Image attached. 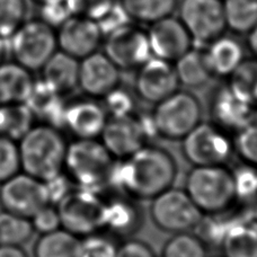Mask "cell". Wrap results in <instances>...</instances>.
<instances>
[{"mask_svg":"<svg viewBox=\"0 0 257 257\" xmlns=\"http://www.w3.org/2000/svg\"><path fill=\"white\" fill-rule=\"evenodd\" d=\"M177 173L176 160L167 150L146 145L124 159L114 160L108 186L131 199L153 200L173 186Z\"/></svg>","mask_w":257,"mask_h":257,"instance_id":"cell-1","label":"cell"},{"mask_svg":"<svg viewBox=\"0 0 257 257\" xmlns=\"http://www.w3.org/2000/svg\"><path fill=\"white\" fill-rule=\"evenodd\" d=\"M21 169L42 182L63 173L68 145L58 127L33 125L17 141Z\"/></svg>","mask_w":257,"mask_h":257,"instance_id":"cell-2","label":"cell"},{"mask_svg":"<svg viewBox=\"0 0 257 257\" xmlns=\"http://www.w3.org/2000/svg\"><path fill=\"white\" fill-rule=\"evenodd\" d=\"M114 158L97 139H76L68 145L63 173L77 189L99 193L108 186Z\"/></svg>","mask_w":257,"mask_h":257,"instance_id":"cell-3","label":"cell"},{"mask_svg":"<svg viewBox=\"0 0 257 257\" xmlns=\"http://www.w3.org/2000/svg\"><path fill=\"white\" fill-rule=\"evenodd\" d=\"M185 191L202 213L220 214L237 201L232 172L224 166L194 167L189 172Z\"/></svg>","mask_w":257,"mask_h":257,"instance_id":"cell-4","label":"cell"},{"mask_svg":"<svg viewBox=\"0 0 257 257\" xmlns=\"http://www.w3.org/2000/svg\"><path fill=\"white\" fill-rule=\"evenodd\" d=\"M9 40L14 61L29 71H40L58 51L57 31L40 18L25 21Z\"/></svg>","mask_w":257,"mask_h":257,"instance_id":"cell-5","label":"cell"},{"mask_svg":"<svg viewBox=\"0 0 257 257\" xmlns=\"http://www.w3.org/2000/svg\"><path fill=\"white\" fill-rule=\"evenodd\" d=\"M151 117L158 137L167 140H182L201 123V104L189 91L177 89L156 104Z\"/></svg>","mask_w":257,"mask_h":257,"instance_id":"cell-6","label":"cell"},{"mask_svg":"<svg viewBox=\"0 0 257 257\" xmlns=\"http://www.w3.org/2000/svg\"><path fill=\"white\" fill-rule=\"evenodd\" d=\"M61 228L82 238L103 230L105 201L98 193L76 189L56 204Z\"/></svg>","mask_w":257,"mask_h":257,"instance_id":"cell-7","label":"cell"},{"mask_svg":"<svg viewBox=\"0 0 257 257\" xmlns=\"http://www.w3.org/2000/svg\"><path fill=\"white\" fill-rule=\"evenodd\" d=\"M185 159L194 167L224 166L235 153L226 131L213 123H200L182 139Z\"/></svg>","mask_w":257,"mask_h":257,"instance_id":"cell-8","label":"cell"},{"mask_svg":"<svg viewBox=\"0 0 257 257\" xmlns=\"http://www.w3.org/2000/svg\"><path fill=\"white\" fill-rule=\"evenodd\" d=\"M150 215L159 229L173 233L194 229L203 218L186 191L173 186L154 197Z\"/></svg>","mask_w":257,"mask_h":257,"instance_id":"cell-9","label":"cell"},{"mask_svg":"<svg viewBox=\"0 0 257 257\" xmlns=\"http://www.w3.org/2000/svg\"><path fill=\"white\" fill-rule=\"evenodd\" d=\"M180 21L201 44L211 43L227 29L222 0H182Z\"/></svg>","mask_w":257,"mask_h":257,"instance_id":"cell-10","label":"cell"},{"mask_svg":"<svg viewBox=\"0 0 257 257\" xmlns=\"http://www.w3.org/2000/svg\"><path fill=\"white\" fill-rule=\"evenodd\" d=\"M50 204L45 183L20 172L0 184L3 210L31 219L43 206Z\"/></svg>","mask_w":257,"mask_h":257,"instance_id":"cell-11","label":"cell"},{"mask_svg":"<svg viewBox=\"0 0 257 257\" xmlns=\"http://www.w3.org/2000/svg\"><path fill=\"white\" fill-rule=\"evenodd\" d=\"M104 53L120 70L139 68L153 57L147 32L131 24L106 35Z\"/></svg>","mask_w":257,"mask_h":257,"instance_id":"cell-12","label":"cell"},{"mask_svg":"<svg viewBox=\"0 0 257 257\" xmlns=\"http://www.w3.org/2000/svg\"><path fill=\"white\" fill-rule=\"evenodd\" d=\"M138 69L136 91L145 102L158 104L178 89L180 82L172 62L151 57Z\"/></svg>","mask_w":257,"mask_h":257,"instance_id":"cell-13","label":"cell"},{"mask_svg":"<svg viewBox=\"0 0 257 257\" xmlns=\"http://www.w3.org/2000/svg\"><path fill=\"white\" fill-rule=\"evenodd\" d=\"M99 138L112 157L117 159H124L133 155L148 141L136 114L108 116Z\"/></svg>","mask_w":257,"mask_h":257,"instance_id":"cell-14","label":"cell"},{"mask_svg":"<svg viewBox=\"0 0 257 257\" xmlns=\"http://www.w3.org/2000/svg\"><path fill=\"white\" fill-rule=\"evenodd\" d=\"M151 56L173 62L192 49L193 40L180 18L164 17L147 32Z\"/></svg>","mask_w":257,"mask_h":257,"instance_id":"cell-15","label":"cell"},{"mask_svg":"<svg viewBox=\"0 0 257 257\" xmlns=\"http://www.w3.org/2000/svg\"><path fill=\"white\" fill-rule=\"evenodd\" d=\"M57 30L58 49L78 60L97 51L104 36L97 22L81 16L70 17Z\"/></svg>","mask_w":257,"mask_h":257,"instance_id":"cell-16","label":"cell"},{"mask_svg":"<svg viewBox=\"0 0 257 257\" xmlns=\"http://www.w3.org/2000/svg\"><path fill=\"white\" fill-rule=\"evenodd\" d=\"M120 84V69L105 53L96 51L79 60L78 87L91 98H103Z\"/></svg>","mask_w":257,"mask_h":257,"instance_id":"cell-17","label":"cell"},{"mask_svg":"<svg viewBox=\"0 0 257 257\" xmlns=\"http://www.w3.org/2000/svg\"><path fill=\"white\" fill-rule=\"evenodd\" d=\"M108 114L96 98L73 99L66 104L62 126L76 139H97L106 124Z\"/></svg>","mask_w":257,"mask_h":257,"instance_id":"cell-18","label":"cell"},{"mask_svg":"<svg viewBox=\"0 0 257 257\" xmlns=\"http://www.w3.org/2000/svg\"><path fill=\"white\" fill-rule=\"evenodd\" d=\"M253 108L233 94L228 85L219 87L209 102L210 116L212 120L211 123L226 132L235 133Z\"/></svg>","mask_w":257,"mask_h":257,"instance_id":"cell-19","label":"cell"},{"mask_svg":"<svg viewBox=\"0 0 257 257\" xmlns=\"http://www.w3.org/2000/svg\"><path fill=\"white\" fill-rule=\"evenodd\" d=\"M142 213L139 206L127 197L105 201L103 230L112 236L126 237L139 230Z\"/></svg>","mask_w":257,"mask_h":257,"instance_id":"cell-20","label":"cell"},{"mask_svg":"<svg viewBox=\"0 0 257 257\" xmlns=\"http://www.w3.org/2000/svg\"><path fill=\"white\" fill-rule=\"evenodd\" d=\"M25 104L33 112L35 118L39 117L47 124L58 128L62 126L67 103L63 102V96L61 94H59L42 79L34 80Z\"/></svg>","mask_w":257,"mask_h":257,"instance_id":"cell-21","label":"cell"},{"mask_svg":"<svg viewBox=\"0 0 257 257\" xmlns=\"http://www.w3.org/2000/svg\"><path fill=\"white\" fill-rule=\"evenodd\" d=\"M40 71L42 72L41 79L62 96L78 87L79 60L60 50L49 59Z\"/></svg>","mask_w":257,"mask_h":257,"instance_id":"cell-22","label":"cell"},{"mask_svg":"<svg viewBox=\"0 0 257 257\" xmlns=\"http://www.w3.org/2000/svg\"><path fill=\"white\" fill-rule=\"evenodd\" d=\"M31 71L17 62L0 63V104L25 103L33 87Z\"/></svg>","mask_w":257,"mask_h":257,"instance_id":"cell-23","label":"cell"},{"mask_svg":"<svg viewBox=\"0 0 257 257\" xmlns=\"http://www.w3.org/2000/svg\"><path fill=\"white\" fill-rule=\"evenodd\" d=\"M205 56L212 76L229 77L244 61V49L236 39L221 35L209 43Z\"/></svg>","mask_w":257,"mask_h":257,"instance_id":"cell-24","label":"cell"},{"mask_svg":"<svg viewBox=\"0 0 257 257\" xmlns=\"http://www.w3.org/2000/svg\"><path fill=\"white\" fill-rule=\"evenodd\" d=\"M220 246L224 257H257V223L245 220L230 222Z\"/></svg>","mask_w":257,"mask_h":257,"instance_id":"cell-25","label":"cell"},{"mask_svg":"<svg viewBox=\"0 0 257 257\" xmlns=\"http://www.w3.org/2000/svg\"><path fill=\"white\" fill-rule=\"evenodd\" d=\"M174 68L178 82L189 88H199L205 85L212 77L205 51H200V50L190 49L177 59Z\"/></svg>","mask_w":257,"mask_h":257,"instance_id":"cell-26","label":"cell"},{"mask_svg":"<svg viewBox=\"0 0 257 257\" xmlns=\"http://www.w3.org/2000/svg\"><path fill=\"white\" fill-rule=\"evenodd\" d=\"M80 238L59 228L42 233L33 246V257H77Z\"/></svg>","mask_w":257,"mask_h":257,"instance_id":"cell-27","label":"cell"},{"mask_svg":"<svg viewBox=\"0 0 257 257\" xmlns=\"http://www.w3.org/2000/svg\"><path fill=\"white\" fill-rule=\"evenodd\" d=\"M34 121V114L25 103L0 104V136L18 141Z\"/></svg>","mask_w":257,"mask_h":257,"instance_id":"cell-28","label":"cell"},{"mask_svg":"<svg viewBox=\"0 0 257 257\" xmlns=\"http://www.w3.org/2000/svg\"><path fill=\"white\" fill-rule=\"evenodd\" d=\"M120 4L131 21L153 24L171 16L177 6V0H120Z\"/></svg>","mask_w":257,"mask_h":257,"instance_id":"cell-29","label":"cell"},{"mask_svg":"<svg viewBox=\"0 0 257 257\" xmlns=\"http://www.w3.org/2000/svg\"><path fill=\"white\" fill-rule=\"evenodd\" d=\"M228 86L251 107L257 106V59H244L229 76Z\"/></svg>","mask_w":257,"mask_h":257,"instance_id":"cell-30","label":"cell"},{"mask_svg":"<svg viewBox=\"0 0 257 257\" xmlns=\"http://www.w3.org/2000/svg\"><path fill=\"white\" fill-rule=\"evenodd\" d=\"M228 29L236 33H249L257 25V0H223Z\"/></svg>","mask_w":257,"mask_h":257,"instance_id":"cell-31","label":"cell"},{"mask_svg":"<svg viewBox=\"0 0 257 257\" xmlns=\"http://www.w3.org/2000/svg\"><path fill=\"white\" fill-rule=\"evenodd\" d=\"M31 219L3 210L0 212V245L20 246L34 235Z\"/></svg>","mask_w":257,"mask_h":257,"instance_id":"cell-32","label":"cell"},{"mask_svg":"<svg viewBox=\"0 0 257 257\" xmlns=\"http://www.w3.org/2000/svg\"><path fill=\"white\" fill-rule=\"evenodd\" d=\"M233 150L244 164L257 167V108L235 132Z\"/></svg>","mask_w":257,"mask_h":257,"instance_id":"cell-33","label":"cell"},{"mask_svg":"<svg viewBox=\"0 0 257 257\" xmlns=\"http://www.w3.org/2000/svg\"><path fill=\"white\" fill-rule=\"evenodd\" d=\"M162 257H206L205 242L187 231L178 232L165 242Z\"/></svg>","mask_w":257,"mask_h":257,"instance_id":"cell-34","label":"cell"},{"mask_svg":"<svg viewBox=\"0 0 257 257\" xmlns=\"http://www.w3.org/2000/svg\"><path fill=\"white\" fill-rule=\"evenodd\" d=\"M26 0H0V38H11L26 21Z\"/></svg>","mask_w":257,"mask_h":257,"instance_id":"cell-35","label":"cell"},{"mask_svg":"<svg viewBox=\"0 0 257 257\" xmlns=\"http://www.w3.org/2000/svg\"><path fill=\"white\" fill-rule=\"evenodd\" d=\"M117 245L99 232L80 238L77 257H116Z\"/></svg>","mask_w":257,"mask_h":257,"instance_id":"cell-36","label":"cell"},{"mask_svg":"<svg viewBox=\"0 0 257 257\" xmlns=\"http://www.w3.org/2000/svg\"><path fill=\"white\" fill-rule=\"evenodd\" d=\"M22 172L17 141L0 136V184Z\"/></svg>","mask_w":257,"mask_h":257,"instance_id":"cell-37","label":"cell"},{"mask_svg":"<svg viewBox=\"0 0 257 257\" xmlns=\"http://www.w3.org/2000/svg\"><path fill=\"white\" fill-rule=\"evenodd\" d=\"M237 200H253L257 196V167L244 164L232 172Z\"/></svg>","mask_w":257,"mask_h":257,"instance_id":"cell-38","label":"cell"},{"mask_svg":"<svg viewBox=\"0 0 257 257\" xmlns=\"http://www.w3.org/2000/svg\"><path fill=\"white\" fill-rule=\"evenodd\" d=\"M104 107L108 116H126L135 114L136 102L131 93L127 90L116 87L105 96Z\"/></svg>","mask_w":257,"mask_h":257,"instance_id":"cell-39","label":"cell"},{"mask_svg":"<svg viewBox=\"0 0 257 257\" xmlns=\"http://www.w3.org/2000/svg\"><path fill=\"white\" fill-rule=\"evenodd\" d=\"M40 20L53 29L60 27L73 16L69 0H48L40 5Z\"/></svg>","mask_w":257,"mask_h":257,"instance_id":"cell-40","label":"cell"},{"mask_svg":"<svg viewBox=\"0 0 257 257\" xmlns=\"http://www.w3.org/2000/svg\"><path fill=\"white\" fill-rule=\"evenodd\" d=\"M116 0H69L73 16H81L97 22Z\"/></svg>","mask_w":257,"mask_h":257,"instance_id":"cell-41","label":"cell"},{"mask_svg":"<svg viewBox=\"0 0 257 257\" xmlns=\"http://www.w3.org/2000/svg\"><path fill=\"white\" fill-rule=\"evenodd\" d=\"M31 222L34 228V231L39 232L40 235L51 232L61 228V222L60 218H59L57 206L51 203L40 209L31 218Z\"/></svg>","mask_w":257,"mask_h":257,"instance_id":"cell-42","label":"cell"},{"mask_svg":"<svg viewBox=\"0 0 257 257\" xmlns=\"http://www.w3.org/2000/svg\"><path fill=\"white\" fill-rule=\"evenodd\" d=\"M131 18L128 17L124 8L122 7L120 2H115L112 8L105 15L97 21V24L102 31L103 35H107L116 31L120 27L130 24Z\"/></svg>","mask_w":257,"mask_h":257,"instance_id":"cell-43","label":"cell"},{"mask_svg":"<svg viewBox=\"0 0 257 257\" xmlns=\"http://www.w3.org/2000/svg\"><path fill=\"white\" fill-rule=\"evenodd\" d=\"M44 183L48 190L50 203L54 205H56L62 197L66 196L68 194V192L71 190V182L69 181V178L64 173H61L60 175L53 177L51 180Z\"/></svg>","mask_w":257,"mask_h":257,"instance_id":"cell-44","label":"cell"},{"mask_svg":"<svg viewBox=\"0 0 257 257\" xmlns=\"http://www.w3.org/2000/svg\"><path fill=\"white\" fill-rule=\"evenodd\" d=\"M116 257H156V254L145 241L130 239L117 247Z\"/></svg>","mask_w":257,"mask_h":257,"instance_id":"cell-45","label":"cell"},{"mask_svg":"<svg viewBox=\"0 0 257 257\" xmlns=\"http://www.w3.org/2000/svg\"><path fill=\"white\" fill-rule=\"evenodd\" d=\"M0 257H29V255L20 246L0 245Z\"/></svg>","mask_w":257,"mask_h":257,"instance_id":"cell-46","label":"cell"},{"mask_svg":"<svg viewBox=\"0 0 257 257\" xmlns=\"http://www.w3.org/2000/svg\"><path fill=\"white\" fill-rule=\"evenodd\" d=\"M248 34H249V38H248L249 48L251 51L255 53V56L257 57V25L249 32Z\"/></svg>","mask_w":257,"mask_h":257,"instance_id":"cell-47","label":"cell"},{"mask_svg":"<svg viewBox=\"0 0 257 257\" xmlns=\"http://www.w3.org/2000/svg\"><path fill=\"white\" fill-rule=\"evenodd\" d=\"M7 52V45H6V40L0 38V63L4 62L5 56H6Z\"/></svg>","mask_w":257,"mask_h":257,"instance_id":"cell-48","label":"cell"},{"mask_svg":"<svg viewBox=\"0 0 257 257\" xmlns=\"http://www.w3.org/2000/svg\"><path fill=\"white\" fill-rule=\"evenodd\" d=\"M33 2H35V3H38L39 5H41V4H43V3H45V2H48V0H33Z\"/></svg>","mask_w":257,"mask_h":257,"instance_id":"cell-49","label":"cell"}]
</instances>
